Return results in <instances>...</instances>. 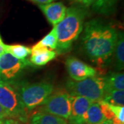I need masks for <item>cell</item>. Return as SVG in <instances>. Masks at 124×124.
Listing matches in <instances>:
<instances>
[{"label":"cell","instance_id":"3957f363","mask_svg":"<svg viewBox=\"0 0 124 124\" xmlns=\"http://www.w3.org/2000/svg\"><path fill=\"white\" fill-rule=\"evenodd\" d=\"M66 90L70 96H79L93 101H100L105 94V82L103 77L96 76L79 81L69 80L66 83Z\"/></svg>","mask_w":124,"mask_h":124},{"label":"cell","instance_id":"d4e9b609","mask_svg":"<svg viewBox=\"0 0 124 124\" xmlns=\"http://www.w3.org/2000/svg\"><path fill=\"white\" fill-rule=\"evenodd\" d=\"M99 124H112V122H111V121H108V120H105V121H103V122L100 123Z\"/></svg>","mask_w":124,"mask_h":124},{"label":"cell","instance_id":"2e32d148","mask_svg":"<svg viewBox=\"0 0 124 124\" xmlns=\"http://www.w3.org/2000/svg\"><path fill=\"white\" fill-rule=\"evenodd\" d=\"M56 54H57L55 52L48 50L46 51H44L37 54L31 55L30 62L32 64L35 66H44L50 61L53 60L56 57Z\"/></svg>","mask_w":124,"mask_h":124},{"label":"cell","instance_id":"8fae6325","mask_svg":"<svg viewBox=\"0 0 124 124\" xmlns=\"http://www.w3.org/2000/svg\"><path fill=\"white\" fill-rule=\"evenodd\" d=\"M30 124H68V123L66 119L39 110L31 116Z\"/></svg>","mask_w":124,"mask_h":124},{"label":"cell","instance_id":"9c48e42d","mask_svg":"<svg viewBox=\"0 0 124 124\" xmlns=\"http://www.w3.org/2000/svg\"><path fill=\"white\" fill-rule=\"evenodd\" d=\"M71 112L69 116L70 124H85L87 110L93 101L79 96H71Z\"/></svg>","mask_w":124,"mask_h":124},{"label":"cell","instance_id":"7c38bea8","mask_svg":"<svg viewBox=\"0 0 124 124\" xmlns=\"http://www.w3.org/2000/svg\"><path fill=\"white\" fill-rule=\"evenodd\" d=\"M105 92L112 90H124V75L121 72H115L103 77Z\"/></svg>","mask_w":124,"mask_h":124},{"label":"cell","instance_id":"ffe728a7","mask_svg":"<svg viewBox=\"0 0 124 124\" xmlns=\"http://www.w3.org/2000/svg\"><path fill=\"white\" fill-rule=\"evenodd\" d=\"M74 1H76L77 3H79L81 4L84 5V6H90L91 5L93 4V3L96 1V0H72Z\"/></svg>","mask_w":124,"mask_h":124},{"label":"cell","instance_id":"44dd1931","mask_svg":"<svg viewBox=\"0 0 124 124\" xmlns=\"http://www.w3.org/2000/svg\"><path fill=\"white\" fill-rule=\"evenodd\" d=\"M8 117V116L7 115L6 112L5 111V110L2 108V106L0 105V119L4 120L6 118Z\"/></svg>","mask_w":124,"mask_h":124},{"label":"cell","instance_id":"e0dca14e","mask_svg":"<svg viewBox=\"0 0 124 124\" xmlns=\"http://www.w3.org/2000/svg\"><path fill=\"white\" fill-rule=\"evenodd\" d=\"M114 53H115L116 67L118 70H121L124 69V39L123 32H120L118 35V39Z\"/></svg>","mask_w":124,"mask_h":124},{"label":"cell","instance_id":"5bb4252c","mask_svg":"<svg viewBox=\"0 0 124 124\" xmlns=\"http://www.w3.org/2000/svg\"><path fill=\"white\" fill-rule=\"evenodd\" d=\"M117 1L118 0H96L92 8L97 13L108 15L115 10Z\"/></svg>","mask_w":124,"mask_h":124},{"label":"cell","instance_id":"7402d4cb","mask_svg":"<svg viewBox=\"0 0 124 124\" xmlns=\"http://www.w3.org/2000/svg\"><path fill=\"white\" fill-rule=\"evenodd\" d=\"M32 1H34L35 3H37L39 4H50V3H52L54 1H57V0H31Z\"/></svg>","mask_w":124,"mask_h":124},{"label":"cell","instance_id":"484cf974","mask_svg":"<svg viewBox=\"0 0 124 124\" xmlns=\"http://www.w3.org/2000/svg\"><path fill=\"white\" fill-rule=\"evenodd\" d=\"M2 121H3V120H1V119H0V124H2Z\"/></svg>","mask_w":124,"mask_h":124},{"label":"cell","instance_id":"d6986e66","mask_svg":"<svg viewBox=\"0 0 124 124\" xmlns=\"http://www.w3.org/2000/svg\"><path fill=\"white\" fill-rule=\"evenodd\" d=\"M40 44L43 46L46 47L47 48H50L51 50L57 49V37L55 31V28L54 27L53 30L49 32L48 34L42 39L40 41Z\"/></svg>","mask_w":124,"mask_h":124},{"label":"cell","instance_id":"4fadbf2b","mask_svg":"<svg viewBox=\"0 0 124 124\" xmlns=\"http://www.w3.org/2000/svg\"><path fill=\"white\" fill-rule=\"evenodd\" d=\"M105 120L99 101L93 102L86 112L85 124H99Z\"/></svg>","mask_w":124,"mask_h":124},{"label":"cell","instance_id":"8992f818","mask_svg":"<svg viewBox=\"0 0 124 124\" xmlns=\"http://www.w3.org/2000/svg\"><path fill=\"white\" fill-rule=\"evenodd\" d=\"M70 97L67 92L63 90L53 93L42 105L40 111L68 119L71 112Z\"/></svg>","mask_w":124,"mask_h":124},{"label":"cell","instance_id":"277c9868","mask_svg":"<svg viewBox=\"0 0 124 124\" xmlns=\"http://www.w3.org/2000/svg\"><path fill=\"white\" fill-rule=\"evenodd\" d=\"M17 91L23 106L26 110H31L44 105L53 93L54 87L47 82L23 84L19 86Z\"/></svg>","mask_w":124,"mask_h":124},{"label":"cell","instance_id":"cb8c5ba5","mask_svg":"<svg viewBox=\"0 0 124 124\" xmlns=\"http://www.w3.org/2000/svg\"><path fill=\"white\" fill-rule=\"evenodd\" d=\"M1 124H13V121L11 120H3Z\"/></svg>","mask_w":124,"mask_h":124},{"label":"cell","instance_id":"52a82bcc","mask_svg":"<svg viewBox=\"0 0 124 124\" xmlns=\"http://www.w3.org/2000/svg\"><path fill=\"white\" fill-rule=\"evenodd\" d=\"M29 64L28 59H19L7 51L0 54V81L14 79Z\"/></svg>","mask_w":124,"mask_h":124},{"label":"cell","instance_id":"9a60e30c","mask_svg":"<svg viewBox=\"0 0 124 124\" xmlns=\"http://www.w3.org/2000/svg\"><path fill=\"white\" fill-rule=\"evenodd\" d=\"M102 101L113 106H124V91L119 90H112L106 91Z\"/></svg>","mask_w":124,"mask_h":124},{"label":"cell","instance_id":"ac0fdd59","mask_svg":"<svg viewBox=\"0 0 124 124\" xmlns=\"http://www.w3.org/2000/svg\"><path fill=\"white\" fill-rule=\"evenodd\" d=\"M5 51L8 52L19 59H26V58L31 54V49L19 44L5 45Z\"/></svg>","mask_w":124,"mask_h":124},{"label":"cell","instance_id":"ba28073f","mask_svg":"<svg viewBox=\"0 0 124 124\" xmlns=\"http://www.w3.org/2000/svg\"><path fill=\"white\" fill-rule=\"evenodd\" d=\"M66 66L70 77L76 81L94 77L97 75L95 68L74 57H70L67 59Z\"/></svg>","mask_w":124,"mask_h":124},{"label":"cell","instance_id":"30bf717a","mask_svg":"<svg viewBox=\"0 0 124 124\" xmlns=\"http://www.w3.org/2000/svg\"><path fill=\"white\" fill-rule=\"evenodd\" d=\"M39 6L48 21L54 26L62 22L66 16L67 8L62 2H52L40 4Z\"/></svg>","mask_w":124,"mask_h":124},{"label":"cell","instance_id":"5b68a950","mask_svg":"<svg viewBox=\"0 0 124 124\" xmlns=\"http://www.w3.org/2000/svg\"><path fill=\"white\" fill-rule=\"evenodd\" d=\"M0 105L8 117L22 121L26 120V109L23 106L18 91L11 85L0 81Z\"/></svg>","mask_w":124,"mask_h":124},{"label":"cell","instance_id":"603a6c76","mask_svg":"<svg viewBox=\"0 0 124 124\" xmlns=\"http://www.w3.org/2000/svg\"><path fill=\"white\" fill-rule=\"evenodd\" d=\"M5 51V44L3 43L2 40L1 39L0 37V54L1 53H3Z\"/></svg>","mask_w":124,"mask_h":124},{"label":"cell","instance_id":"6da1fadb","mask_svg":"<svg viewBox=\"0 0 124 124\" xmlns=\"http://www.w3.org/2000/svg\"><path fill=\"white\" fill-rule=\"evenodd\" d=\"M118 35L115 28L99 19L86 23L83 44L89 59L99 65L104 64L115 52Z\"/></svg>","mask_w":124,"mask_h":124},{"label":"cell","instance_id":"7a4b0ae2","mask_svg":"<svg viewBox=\"0 0 124 124\" xmlns=\"http://www.w3.org/2000/svg\"><path fill=\"white\" fill-rule=\"evenodd\" d=\"M86 11L79 6H72L66 10V16L55 26L57 37V50L59 53H66L78 39L84 28Z\"/></svg>","mask_w":124,"mask_h":124}]
</instances>
